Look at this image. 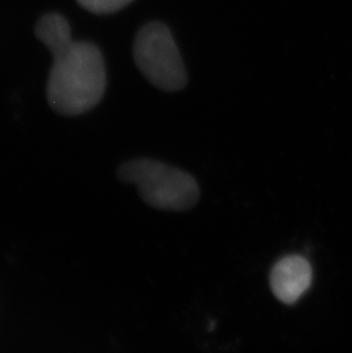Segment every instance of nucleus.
I'll use <instances>...</instances> for the list:
<instances>
[{
    "label": "nucleus",
    "mask_w": 352,
    "mask_h": 353,
    "mask_svg": "<svg viewBox=\"0 0 352 353\" xmlns=\"http://www.w3.org/2000/svg\"><path fill=\"white\" fill-rule=\"evenodd\" d=\"M47 100L59 114L77 116L93 109L106 92V67L100 50L86 41H72L53 55Z\"/></svg>",
    "instance_id": "nucleus-1"
},
{
    "label": "nucleus",
    "mask_w": 352,
    "mask_h": 353,
    "mask_svg": "<svg viewBox=\"0 0 352 353\" xmlns=\"http://www.w3.org/2000/svg\"><path fill=\"white\" fill-rule=\"evenodd\" d=\"M118 176L134 184L143 201L157 210L184 212L199 200V185L190 174L158 160H130L119 167Z\"/></svg>",
    "instance_id": "nucleus-2"
},
{
    "label": "nucleus",
    "mask_w": 352,
    "mask_h": 353,
    "mask_svg": "<svg viewBox=\"0 0 352 353\" xmlns=\"http://www.w3.org/2000/svg\"><path fill=\"white\" fill-rule=\"evenodd\" d=\"M134 60L143 76L159 90L177 92L186 85L182 57L165 24L151 22L139 31Z\"/></svg>",
    "instance_id": "nucleus-3"
},
{
    "label": "nucleus",
    "mask_w": 352,
    "mask_h": 353,
    "mask_svg": "<svg viewBox=\"0 0 352 353\" xmlns=\"http://www.w3.org/2000/svg\"><path fill=\"white\" fill-rule=\"evenodd\" d=\"M313 283V268L304 257L289 255L273 265L270 287L282 303L292 305L306 293Z\"/></svg>",
    "instance_id": "nucleus-4"
},
{
    "label": "nucleus",
    "mask_w": 352,
    "mask_h": 353,
    "mask_svg": "<svg viewBox=\"0 0 352 353\" xmlns=\"http://www.w3.org/2000/svg\"><path fill=\"white\" fill-rule=\"evenodd\" d=\"M36 36L50 50L52 55L64 50L73 41L70 26L60 14H48L41 17L37 24Z\"/></svg>",
    "instance_id": "nucleus-5"
},
{
    "label": "nucleus",
    "mask_w": 352,
    "mask_h": 353,
    "mask_svg": "<svg viewBox=\"0 0 352 353\" xmlns=\"http://www.w3.org/2000/svg\"><path fill=\"white\" fill-rule=\"evenodd\" d=\"M78 3L92 13L110 14L118 12L130 5L134 0H77Z\"/></svg>",
    "instance_id": "nucleus-6"
}]
</instances>
